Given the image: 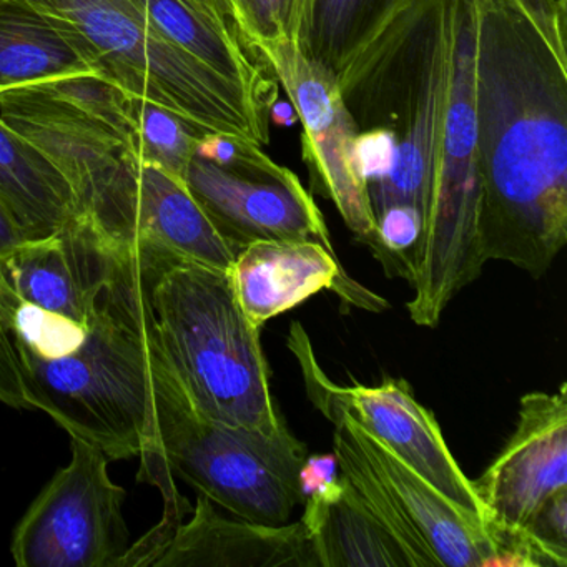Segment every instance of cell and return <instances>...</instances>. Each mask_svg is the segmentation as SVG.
Segmentation results:
<instances>
[{
  "label": "cell",
  "instance_id": "cell-23",
  "mask_svg": "<svg viewBox=\"0 0 567 567\" xmlns=\"http://www.w3.org/2000/svg\"><path fill=\"white\" fill-rule=\"evenodd\" d=\"M413 0H313L303 52L340 79Z\"/></svg>",
  "mask_w": 567,
  "mask_h": 567
},
{
  "label": "cell",
  "instance_id": "cell-15",
  "mask_svg": "<svg viewBox=\"0 0 567 567\" xmlns=\"http://www.w3.org/2000/svg\"><path fill=\"white\" fill-rule=\"evenodd\" d=\"M238 303L254 327L303 303L321 290L343 301L381 311L386 301L351 280L334 251L315 240H258L244 245L230 270Z\"/></svg>",
  "mask_w": 567,
  "mask_h": 567
},
{
  "label": "cell",
  "instance_id": "cell-9",
  "mask_svg": "<svg viewBox=\"0 0 567 567\" xmlns=\"http://www.w3.org/2000/svg\"><path fill=\"white\" fill-rule=\"evenodd\" d=\"M0 117L64 175L79 217L109 247L135 245L138 162L124 138L18 89L0 92Z\"/></svg>",
  "mask_w": 567,
  "mask_h": 567
},
{
  "label": "cell",
  "instance_id": "cell-11",
  "mask_svg": "<svg viewBox=\"0 0 567 567\" xmlns=\"http://www.w3.org/2000/svg\"><path fill=\"white\" fill-rule=\"evenodd\" d=\"M288 347L300 361L308 396L313 403L330 401L343 408L378 443L471 519L486 527L473 481L451 454L436 417L414 400L406 381L386 380L380 386H338L331 383L315 361L310 340L298 323H293Z\"/></svg>",
  "mask_w": 567,
  "mask_h": 567
},
{
  "label": "cell",
  "instance_id": "cell-13",
  "mask_svg": "<svg viewBox=\"0 0 567 567\" xmlns=\"http://www.w3.org/2000/svg\"><path fill=\"white\" fill-rule=\"evenodd\" d=\"M185 185L238 248L258 240H315L334 251L320 208L290 168L281 175L241 174L194 157Z\"/></svg>",
  "mask_w": 567,
  "mask_h": 567
},
{
  "label": "cell",
  "instance_id": "cell-31",
  "mask_svg": "<svg viewBox=\"0 0 567 567\" xmlns=\"http://www.w3.org/2000/svg\"><path fill=\"white\" fill-rule=\"evenodd\" d=\"M0 403L16 410L29 408L22 386L21 371L11 338L0 320Z\"/></svg>",
  "mask_w": 567,
  "mask_h": 567
},
{
  "label": "cell",
  "instance_id": "cell-4",
  "mask_svg": "<svg viewBox=\"0 0 567 567\" xmlns=\"http://www.w3.org/2000/svg\"><path fill=\"white\" fill-rule=\"evenodd\" d=\"M137 247L152 344L188 400L221 423L265 434L284 430L261 330L245 317L230 271Z\"/></svg>",
  "mask_w": 567,
  "mask_h": 567
},
{
  "label": "cell",
  "instance_id": "cell-30",
  "mask_svg": "<svg viewBox=\"0 0 567 567\" xmlns=\"http://www.w3.org/2000/svg\"><path fill=\"white\" fill-rule=\"evenodd\" d=\"M303 503L310 496L334 497L341 493V474L337 456L331 454H313L305 457L298 474Z\"/></svg>",
  "mask_w": 567,
  "mask_h": 567
},
{
  "label": "cell",
  "instance_id": "cell-22",
  "mask_svg": "<svg viewBox=\"0 0 567 567\" xmlns=\"http://www.w3.org/2000/svg\"><path fill=\"white\" fill-rule=\"evenodd\" d=\"M85 74L101 75L51 18L25 0H0V92Z\"/></svg>",
  "mask_w": 567,
  "mask_h": 567
},
{
  "label": "cell",
  "instance_id": "cell-14",
  "mask_svg": "<svg viewBox=\"0 0 567 567\" xmlns=\"http://www.w3.org/2000/svg\"><path fill=\"white\" fill-rule=\"evenodd\" d=\"M81 217L25 240L0 260V301L14 300L78 323L92 320L118 251Z\"/></svg>",
  "mask_w": 567,
  "mask_h": 567
},
{
  "label": "cell",
  "instance_id": "cell-2",
  "mask_svg": "<svg viewBox=\"0 0 567 567\" xmlns=\"http://www.w3.org/2000/svg\"><path fill=\"white\" fill-rule=\"evenodd\" d=\"M29 410H41L109 460L147 453L157 440L154 347L137 245L122 248L87 323L0 301Z\"/></svg>",
  "mask_w": 567,
  "mask_h": 567
},
{
  "label": "cell",
  "instance_id": "cell-17",
  "mask_svg": "<svg viewBox=\"0 0 567 567\" xmlns=\"http://www.w3.org/2000/svg\"><path fill=\"white\" fill-rule=\"evenodd\" d=\"M313 404L321 413L337 411L343 417L361 453L383 481L401 513L430 544L441 566H491L494 546L486 527L471 519L420 474L378 443L343 408L330 401H315Z\"/></svg>",
  "mask_w": 567,
  "mask_h": 567
},
{
  "label": "cell",
  "instance_id": "cell-18",
  "mask_svg": "<svg viewBox=\"0 0 567 567\" xmlns=\"http://www.w3.org/2000/svg\"><path fill=\"white\" fill-rule=\"evenodd\" d=\"M145 4L172 44L240 87L270 117L280 85L241 31L235 0H145Z\"/></svg>",
  "mask_w": 567,
  "mask_h": 567
},
{
  "label": "cell",
  "instance_id": "cell-10",
  "mask_svg": "<svg viewBox=\"0 0 567 567\" xmlns=\"http://www.w3.org/2000/svg\"><path fill=\"white\" fill-rule=\"evenodd\" d=\"M303 125V161L317 192L330 198L367 245L374 234V215L358 155L360 128L351 115L338 79L290 42L254 44Z\"/></svg>",
  "mask_w": 567,
  "mask_h": 567
},
{
  "label": "cell",
  "instance_id": "cell-8",
  "mask_svg": "<svg viewBox=\"0 0 567 567\" xmlns=\"http://www.w3.org/2000/svg\"><path fill=\"white\" fill-rule=\"evenodd\" d=\"M109 457L72 437V456L19 520L11 554L19 567H118L131 549L124 487Z\"/></svg>",
  "mask_w": 567,
  "mask_h": 567
},
{
  "label": "cell",
  "instance_id": "cell-21",
  "mask_svg": "<svg viewBox=\"0 0 567 567\" xmlns=\"http://www.w3.org/2000/svg\"><path fill=\"white\" fill-rule=\"evenodd\" d=\"M0 198L28 240L58 234L79 218L78 204L64 175L2 117Z\"/></svg>",
  "mask_w": 567,
  "mask_h": 567
},
{
  "label": "cell",
  "instance_id": "cell-5",
  "mask_svg": "<svg viewBox=\"0 0 567 567\" xmlns=\"http://www.w3.org/2000/svg\"><path fill=\"white\" fill-rule=\"evenodd\" d=\"M51 18L99 74L202 131L270 142V117L231 82L172 44L145 0H25Z\"/></svg>",
  "mask_w": 567,
  "mask_h": 567
},
{
  "label": "cell",
  "instance_id": "cell-28",
  "mask_svg": "<svg viewBox=\"0 0 567 567\" xmlns=\"http://www.w3.org/2000/svg\"><path fill=\"white\" fill-rule=\"evenodd\" d=\"M195 157L241 174L281 175L288 171L271 161L257 142L217 132L207 131L198 137Z\"/></svg>",
  "mask_w": 567,
  "mask_h": 567
},
{
  "label": "cell",
  "instance_id": "cell-1",
  "mask_svg": "<svg viewBox=\"0 0 567 567\" xmlns=\"http://www.w3.org/2000/svg\"><path fill=\"white\" fill-rule=\"evenodd\" d=\"M480 250L534 278L567 241V58L519 0H471Z\"/></svg>",
  "mask_w": 567,
  "mask_h": 567
},
{
  "label": "cell",
  "instance_id": "cell-24",
  "mask_svg": "<svg viewBox=\"0 0 567 567\" xmlns=\"http://www.w3.org/2000/svg\"><path fill=\"white\" fill-rule=\"evenodd\" d=\"M65 114L101 125L132 147V95L101 75H69L16 87Z\"/></svg>",
  "mask_w": 567,
  "mask_h": 567
},
{
  "label": "cell",
  "instance_id": "cell-19",
  "mask_svg": "<svg viewBox=\"0 0 567 567\" xmlns=\"http://www.w3.org/2000/svg\"><path fill=\"white\" fill-rule=\"evenodd\" d=\"M135 245L220 271L231 270L240 250L218 231L185 182L148 164H137Z\"/></svg>",
  "mask_w": 567,
  "mask_h": 567
},
{
  "label": "cell",
  "instance_id": "cell-7",
  "mask_svg": "<svg viewBox=\"0 0 567 567\" xmlns=\"http://www.w3.org/2000/svg\"><path fill=\"white\" fill-rule=\"evenodd\" d=\"M486 261L480 250V181L473 97L471 0H460L443 154L416 250L406 308L420 327L436 328L443 311Z\"/></svg>",
  "mask_w": 567,
  "mask_h": 567
},
{
  "label": "cell",
  "instance_id": "cell-29",
  "mask_svg": "<svg viewBox=\"0 0 567 567\" xmlns=\"http://www.w3.org/2000/svg\"><path fill=\"white\" fill-rule=\"evenodd\" d=\"M520 529L543 567L567 566V487L547 497Z\"/></svg>",
  "mask_w": 567,
  "mask_h": 567
},
{
  "label": "cell",
  "instance_id": "cell-32",
  "mask_svg": "<svg viewBox=\"0 0 567 567\" xmlns=\"http://www.w3.org/2000/svg\"><path fill=\"white\" fill-rule=\"evenodd\" d=\"M28 240L21 225L0 198V260Z\"/></svg>",
  "mask_w": 567,
  "mask_h": 567
},
{
  "label": "cell",
  "instance_id": "cell-20",
  "mask_svg": "<svg viewBox=\"0 0 567 567\" xmlns=\"http://www.w3.org/2000/svg\"><path fill=\"white\" fill-rule=\"evenodd\" d=\"M340 474L343 487L337 499H305L301 523L310 534L318 567H414L406 550Z\"/></svg>",
  "mask_w": 567,
  "mask_h": 567
},
{
  "label": "cell",
  "instance_id": "cell-6",
  "mask_svg": "<svg viewBox=\"0 0 567 567\" xmlns=\"http://www.w3.org/2000/svg\"><path fill=\"white\" fill-rule=\"evenodd\" d=\"M154 373L157 440L141 454V467H167L240 519L290 523L295 507L303 503L298 474L307 444L287 426L265 434L202 413L155 348Z\"/></svg>",
  "mask_w": 567,
  "mask_h": 567
},
{
  "label": "cell",
  "instance_id": "cell-16",
  "mask_svg": "<svg viewBox=\"0 0 567 567\" xmlns=\"http://www.w3.org/2000/svg\"><path fill=\"white\" fill-rule=\"evenodd\" d=\"M154 567H318L301 523L284 526L227 519L200 494L192 519L182 523Z\"/></svg>",
  "mask_w": 567,
  "mask_h": 567
},
{
  "label": "cell",
  "instance_id": "cell-12",
  "mask_svg": "<svg viewBox=\"0 0 567 567\" xmlns=\"http://www.w3.org/2000/svg\"><path fill=\"white\" fill-rule=\"evenodd\" d=\"M486 530L520 529L540 504L567 487V386L524 394L513 436L473 481Z\"/></svg>",
  "mask_w": 567,
  "mask_h": 567
},
{
  "label": "cell",
  "instance_id": "cell-27",
  "mask_svg": "<svg viewBox=\"0 0 567 567\" xmlns=\"http://www.w3.org/2000/svg\"><path fill=\"white\" fill-rule=\"evenodd\" d=\"M313 0H235L238 24L250 44L285 41L303 51Z\"/></svg>",
  "mask_w": 567,
  "mask_h": 567
},
{
  "label": "cell",
  "instance_id": "cell-26",
  "mask_svg": "<svg viewBox=\"0 0 567 567\" xmlns=\"http://www.w3.org/2000/svg\"><path fill=\"white\" fill-rule=\"evenodd\" d=\"M423 215L410 205H391L374 215V234L368 248L391 278L413 281Z\"/></svg>",
  "mask_w": 567,
  "mask_h": 567
},
{
  "label": "cell",
  "instance_id": "cell-25",
  "mask_svg": "<svg viewBox=\"0 0 567 567\" xmlns=\"http://www.w3.org/2000/svg\"><path fill=\"white\" fill-rule=\"evenodd\" d=\"M132 109V152L138 164L154 165L185 182L204 132L174 112L147 99L134 97Z\"/></svg>",
  "mask_w": 567,
  "mask_h": 567
},
{
  "label": "cell",
  "instance_id": "cell-3",
  "mask_svg": "<svg viewBox=\"0 0 567 567\" xmlns=\"http://www.w3.org/2000/svg\"><path fill=\"white\" fill-rule=\"evenodd\" d=\"M460 0H413L338 79L360 132L383 128L394 158L368 185L373 215L410 205L426 217L443 154Z\"/></svg>",
  "mask_w": 567,
  "mask_h": 567
},
{
  "label": "cell",
  "instance_id": "cell-33",
  "mask_svg": "<svg viewBox=\"0 0 567 567\" xmlns=\"http://www.w3.org/2000/svg\"><path fill=\"white\" fill-rule=\"evenodd\" d=\"M270 118L275 124L284 125V127L297 124L298 122V115L295 112L293 105L290 102H280L278 99L270 107Z\"/></svg>",
  "mask_w": 567,
  "mask_h": 567
}]
</instances>
